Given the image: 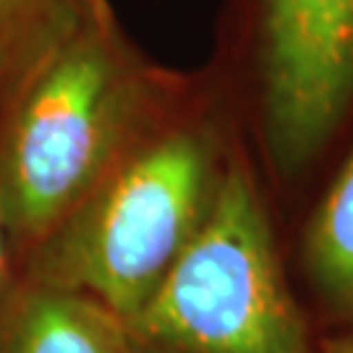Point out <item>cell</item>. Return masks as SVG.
I'll return each instance as SVG.
<instances>
[{"instance_id": "obj_8", "label": "cell", "mask_w": 353, "mask_h": 353, "mask_svg": "<svg viewBox=\"0 0 353 353\" xmlns=\"http://www.w3.org/2000/svg\"><path fill=\"white\" fill-rule=\"evenodd\" d=\"M16 275H19V267H16V256H13L11 239H8V228H6V217H3V204H0V296L11 288Z\"/></svg>"}, {"instance_id": "obj_7", "label": "cell", "mask_w": 353, "mask_h": 353, "mask_svg": "<svg viewBox=\"0 0 353 353\" xmlns=\"http://www.w3.org/2000/svg\"><path fill=\"white\" fill-rule=\"evenodd\" d=\"M84 0H0V87Z\"/></svg>"}, {"instance_id": "obj_6", "label": "cell", "mask_w": 353, "mask_h": 353, "mask_svg": "<svg viewBox=\"0 0 353 353\" xmlns=\"http://www.w3.org/2000/svg\"><path fill=\"white\" fill-rule=\"evenodd\" d=\"M306 267L330 303L353 309V154L309 225Z\"/></svg>"}, {"instance_id": "obj_9", "label": "cell", "mask_w": 353, "mask_h": 353, "mask_svg": "<svg viewBox=\"0 0 353 353\" xmlns=\"http://www.w3.org/2000/svg\"><path fill=\"white\" fill-rule=\"evenodd\" d=\"M316 353H353V335L325 341L319 348H316Z\"/></svg>"}, {"instance_id": "obj_2", "label": "cell", "mask_w": 353, "mask_h": 353, "mask_svg": "<svg viewBox=\"0 0 353 353\" xmlns=\"http://www.w3.org/2000/svg\"><path fill=\"white\" fill-rule=\"evenodd\" d=\"M214 186L202 134L160 118L26 254L19 275L87 296L131 322L202 228Z\"/></svg>"}, {"instance_id": "obj_5", "label": "cell", "mask_w": 353, "mask_h": 353, "mask_svg": "<svg viewBox=\"0 0 353 353\" xmlns=\"http://www.w3.org/2000/svg\"><path fill=\"white\" fill-rule=\"evenodd\" d=\"M0 353H137L126 322L71 290L16 275L0 296Z\"/></svg>"}, {"instance_id": "obj_1", "label": "cell", "mask_w": 353, "mask_h": 353, "mask_svg": "<svg viewBox=\"0 0 353 353\" xmlns=\"http://www.w3.org/2000/svg\"><path fill=\"white\" fill-rule=\"evenodd\" d=\"M160 118V81L105 0H84L0 87V204L16 267Z\"/></svg>"}, {"instance_id": "obj_3", "label": "cell", "mask_w": 353, "mask_h": 353, "mask_svg": "<svg viewBox=\"0 0 353 353\" xmlns=\"http://www.w3.org/2000/svg\"><path fill=\"white\" fill-rule=\"evenodd\" d=\"M126 327L137 353H316L243 170L217 178L202 228Z\"/></svg>"}, {"instance_id": "obj_4", "label": "cell", "mask_w": 353, "mask_h": 353, "mask_svg": "<svg viewBox=\"0 0 353 353\" xmlns=\"http://www.w3.org/2000/svg\"><path fill=\"white\" fill-rule=\"evenodd\" d=\"M262 87L272 154L296 170L353 97V0H267Z\"/></svg>"}]
</instances>
